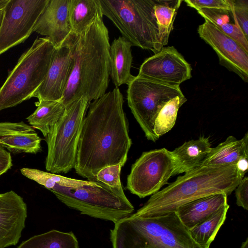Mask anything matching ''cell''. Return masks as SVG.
I'll use <instances>...</instances> for the list:
<instances>
[{
	"label": "cell",
	"mask_w": 248,
	"mask_h": 248,
	"mask_svg": "<svg viewBox=\"0 0 248 248\" xmlns=\"http://www.w3.org/2000/svg\"><path fill=\"white\" fill-rule=\"evenodd\" d=\"M211 149L209 138L202 137L185 142L170 151L174 164L173 176L200 166Z\"/></svg>",
	"instance_id": "19"
},
{
	"label": "cell",
	"mask_w": 248,
	"mask_h": 248,
	"mask_svg": "<svg viewBox=\"0 0 248 248\" xmlns=\"http://www.w3.org/2000/svg\"><path fill=\"white\" fill-rule=\"evenodd\" d=\"M21 173L25 177L43 186L50 190L56 186L70 188H77L86 185H91L95 181L81 180L62 176L35 169L23 168Z\"/></svg>",
	"instance_id": "27"
},
{
	"label": "cell",
	"mask_w": 248,
	"mask_h": 248,
	"mask_svg": "<svg viewBox=\"0 0 248 248\" xmlns=\"http://www.w3.org/2000/svg\"><path fill=\"white\" fill-rule=\"evenodd\" d=\"M187 5L197 11L200 9H213L230 11L228 0H185Z\"/></svg>",
	"instance_id": "31"
},
{
	"label": "cell",
	"mask_w": 248,
	"mask_h": 248,
	"mask_svg": "<svg viewBox=\"0 0 248 248\" xmlns=\"http://www.w3.org/2000/svg\"><path fill=\"white\" fill-rule=\"evenodd\" d=\"M17 248H78V243L72 232L53 230L31 237Z\"/></svg>",
	"instance_id": "25"
},
{
	"label": "cell",
	"mask_w": 248,
	"mask_h": 248,
	"mask_svg": "<svg viewBox=\"0 0 248 248\" xmlns=\"http://www.w3.org/2000/svg\"><path fill=\"white\" fill-rule=\"evenodd\" d=\"M56 47L47 37H37L19 58L0 87V111L32 97L47 74Z\"/></svg>",
	"instance_id": "5"
},
{
	"label": "cell",
	"mask_w": 248,
	"mask_h": 248,
	"mask_svg": "<svg viewBox=\"0 0 248 248\" xmlns=\"http://www.w3.org/2000/svg\"><path fill=\"white\" fill-rule=\"evenodd\" d=\"M2 147L1 146H0V149L2 148Z\"/></svg>",
	"instance_id": "38"
},
{
	"label": "cell",
	"mask_w": 248,
	"mask_h": 248,
	"mask_svg": "<svg viewBox=\"0 0 248 248\" xmlns=\"http://www.w3.org/2000/svg\"><path fill=\"white\" fill-rule=\"evenodd\" d=\"M102 13L132 46L155 54L163 47L154 12L155 0H99Z\"/></svg>",
	"instance_id": "6"
},
{
	"label": "cell",
	"mask_w": 248,
	"mask_h": 248,
	"mask_svg": "<svg viewBox=\"0 0 248 248\" xmlns=\"http://www.w3.org/2000/svg\"><path fill=\"white\" fill-rule=\"evenodd\" d=\"M198 33L216 52L220 65L248 81V52L239 44L207 21L199 26Z\"/></svg>",
	"instance_id": "14"
},
{
	"label": "cell",
	"mask_w": 248,
	"mask_h": 248,
	"mask_svg": "<svg viewBox=\"0 0 248 248\" xmlns=\"http://www.w3.org/2000/svg\"><path fill=\"white\" fill-rule=\"evenodd\" d=\"M192 68L173 46L163 47L146 59L138 75L170 85H180L192 77Z\"/></svg>",
	"instance_id": "12"
},
{
	"label": "cell",
	"mask_w": 248,
	"mask_h": 248,
	"mask_svg": "<svg viewBox=\"0 0 248 248\" xmlns=\"http://www.w3.org/2000/svg\"><path fill=\"white\" fill-rule=\"evenodd\" d=\"M48 1L9 0L0 26V55L29 38Z\"/></svg>",
	"instance_id": "11"
},
{
	"label": "cell",
	"mask_w": 248,
	"mask_h": 248,
	"mask_svg": "<svg viewBox=\"0 0 248 248\" xmlns=\"http://www.w3.org/2000/svg\"><path fill=\"white\" fill-rule=\"evenodd\" d=\"M75 36L72 33L61 46L55 48L45 78L32 97L38 101L62 98L73 67Z\"/></svg>",
	"instance_id": "13"
},
{
	"label": "cell",
	"mask_w": 248,
	"mask_h": 248,
	"mask_svg": "<svg viewBox=\"0 0 248 248\" xmlns=\"http://www.w3.org/2000/svg\"><path fill=\"white\" fill-rule=\"evenodd\" d=\"M248 157L241 158L236 164V167L238 171L243 177L247 172L248 169Z\"/></svg>",
	"instance_id": "34"
},
{
	"label": "cell",
	"mask_w": 248,
	"mask_h": 248,
	"mask_svg": "<svg viewBox=\"0 0 248 248\" xmlns=\"http://www.w3.org/2000/svg\"><path fill=\"white\" fill-rule=\"evenodd\" d=\"M42 139L33 128L23 122H0V146L14 153L36 154Z\"/></svg>",
	"instance_id": "17"
},
{
	"label": "cell",
	"mask_w": 248,
	"mask_h": 248,
	"mask_svg": "<svg viewBox=\"0 0 248 248\" xmlns=\"http://www.w3.org/2000/svg\"><path fill=\"white\" fill-rule=\"evenodd\" d=\"M122 167L121 165H116L101 169L96 175L95 181L104 184L122 196H125L120 179Z\"/></svg>",
	"instance_id": "29"
},
{
	"label": "cell",
	"mask_w": 248,
	"mask_h": 248,
	"mask_svg": "<svg viewBox=\"0 0 248 248\" xmlns=\"http://www.w3.org/2000/svg\"><path fill=\"white\" fill-rule=\"evenodd\" d=\"M50 191L66 206L81 214L114 223L134 211L126 196H122L97 181L77 188L58 185Z\"/></svg>",
	"instance_id": "8"
},
{
	"label": "cell",
	"mask_w": 248,
	"mask_h": 248,
	"mask_svg": "<svg viewBox=\"0 0 248 248\" xmlns=\"http://www.w3.org/2000/svg\"><path fill=\"white\" fill-rule=\"evenodd\" d=\"M174 171L170 151L163 148L144 152L131 167L126 188L140 198L152 195L168 183Z\"/></svg>",
	"instance_id": "10"
},
{
	"label": "cell",
	"mask_w": 248,
	"mask_h": 248,
	"mask_svg": "<svg viewBox=\"0 0 248 248\" xmlns=\"http://www.w3.org/2000/svg\"><path fill=\"white\" fill-rule=\"evenodd\" d=\"M229 208L227 203L209 217L189 230L194 240L203 248H209L226 219Z\"/></svg>",
	"instance_id": "24"
},
{
	"label": "cell",
	"mask_w": 248,
	"mask_h": 248,
	"mask_svg": "<svg viewBox=\"0 0 248 248\" xmlns=\"http://www.w3.org/2000/svg\"><path fill=\"white\" fill-rule=\"evenodd\" d=\"M240 248H248V238L246 239V240L242 243Z\"/></svg>",
	"instance_id": "36"
},
{
	"label": "cell",
	"mask_w": 248,
	"mask_h": 248,
	"mask_svg": "<svg viewBox=\"0 0 248 248\" xmlns=\"http://www.w3.org/2000/svg\"><path fill=\"white\" fill-rule=\"evenodd\" d=\"M227 196L219 193L203 197L179 206L176 212L189 230L227 204Z\"/></svg>",
	"instance_id": "18"
},
{
	"label": "cell",
	"mask_w": 248,
	"mask_h": 248,
	"mask_svg": "<svg viewBox=\"0 0 248 248\" xmlns=\"http://www.w3.org/2000/svg\"><path fill=\"white\" fill-rule=\"evenodd\" d=\"M103 17L75 35L74 64L62 101L65 107L81 97L89 103L103 95L109 79V38Z\"/></svg>",
	"instance_id": "2"
},
{
	"label": "cell",
	"mask_w": 248,
	"mask_h": 248,
	"mask_svg": "<svg viewBox=\"0 0 248 248\" xmlns=\"http://www.w3.org/2000/svg\"><path fill=\"white\" fill-rule=\"evenodd\" d=\"M132 46L123 36L114 39L110 46L109 76L115 87L128 85L133 77L131 73Z\"/></svg>",
	"instance_id": "20"
},
{
	"label": "cell",
	"mask_w": 248,
	"mask_h": 248,
	"mask_svg": "<svg viewBox=\"0 0 248 248\" xmlns=\"http://www.w3.org/2000/svg\"><path fill=\"white\" fill-rule=\"evenodd\" d=\"M12 166L11 154L4 148L0 149V176L6 172Z\"/></svg>",
	"instance_id": "33"
},
{
	"label": "cell",
	"mask_w": 248,
	"mask_h": 248,
	"mask_svg": "<svg viewBox=\"0 0 248 248\" xmlns=\"http://www.w3.org/2000/svg\"><path fill=\"white\" fill-rule=\"evenodd\" d=\"M248 157V133L237 140L232 136L211 151L201 166L221 167L235 165L242 158Z\"/></svg>",
	"instance_id": "21"
},
{
	"label": "cell",
	"mask_w": 248,
	"mask_h": 248,
	"mask_svg": "<svg viewBox=\"0 0 248 248\" xmlns=\"http://www.w3.org/2000/svg\"><path fill=\"white\" fill-rule=\"evenodd\" d=\"M124 97L115 87L90 102L78 145L76 172L95 181L101 169L123 166L132 145L128 123L124 110Z\"/></svg>",
	"instance_id": "1"
},
{
	"label": "cell",
	"mask_w": 248,
	"mask_h": 248,
	"mask_svg": "<svg viewBox=\"0 0 248 248\" xmlns=\"http://www.w3.org/2000/svg\"><path fill=\"white\" fill-rule=\"evenodd\" d=\"M110 239L113 248H203L176 211L153 217L132 214L115 223Z\"/></svg>",
	"instance_id": "4"
},
{
	"label": "cell",
	"mask_w": 248,
	"mask_h": 248,
	"mask_svg": "<svg viewBox=\"0 0 248 248\" xmlns=\"http://www.w3.org/2000/svg\"><path fill=\"white\" fill-rule=\"evenodd\" d=\"M127 85L128 106L146 138L155 142L158 139L154 131L156 117L168 101L176 96L184 95L180 86L139 75L133 76Z\"/></svg>",
	"instance_id": "9"
},
{
	"label": "cell",
	"mask_w": 248,
	"mask_h": 248,
	"mask_svg": "<svg viewBox=\"0 0 248 248\" xmlns=\"http://www.w3.org/2000/svg\"><path fill=\"white\" fill-rule=\"evenodd\" d=\"M231 10L229 12L234 23L241 30L248 39V1L247 0H228Z\"/></svg>",
	"instance_id": "30"
},
{
	"label": "cell",
	"mask_w": 248,
	"mask_h": 248,
	"mask_svg": "<svg viewBox=\"0 0 248 248\" xmlns=\"http://www.w3.org/2000/svg\"><path fill=\"white\" fill-rule=\"evenodd\" d=\"M90 103L81 97L69 104L62 116L46 137V169L51 173H66L74 169L84 119Z\"/></svg>",
	"instance_id": "7"
},
{
	"label": "cell",
	"mask_w": 248,
	"mask_h": 248,
	"mask_svg": "<svg viewBox=\"0 0 248 248\" xmlns=\"http://www.w3.org/2000/svg\"><path fill=\"white\" fill-rule=\"evenodd\" d=\"M3 16V9L0 10V26L1 25Z\"/></svg>",
	"instance_id": "37"
},
{
	"label": "cell",
	"mask_w": 248,
	"mask_h": 248,
	"mask_svg": "<svg viewBox=\"0 0 248 248\" xmlns=\"http://www.w3.org/2000/svg\"><path fill=\"white\" fill-rule=\"evenodd\" d=\"M243 178L236 165L217 168L200 166L178 176L174 182L152 195L133 215L156 217L175 212L179 206L208 195L224 193L228 196Z\"/></svg>",
	"instance_id": "3"
},
{
	"label": "cell",
	"mask_w": 248,
	"mask_h": 248,
	"mask_svg": "<svg viewBox=\"0 0 248 248\" xmlns=\"http://www.w3.org/2000/svg\"><path fill=\"white\" fill-rule=\"evenodd\" d=\"M182 0H155L154 12L158 26L159 38L164 47L168 43L177 11Z\"/></svg>",
	"instance_id": "26"
},
{
	"label": "cell",
	"mask_w": 248,
	"mask_h": 248,
	"mask_svg": "<svg viewBox=\"0 0 248 248\" xmlns=\"http://www.w3.org/2000/svg\"><path fill=\"white\" fill-rule=\"evenodd\" d=\"M36 109L27 119L31 126L40 130L46 138L50 128L62 116L65 106L62 99L39 100L35 103Z\"/></svg>",
	"instance_id": "23"
},
{
	"label": "cell",
	"mask_w": 248,
	"mask_h": 248,
	"mask_svg": "<svg viewBox=\"0 0 248 248\" xmlns=\"http://www.w3.org/2000/svg\"><path fill=\"white\" fill-rule=\"evenodd\" d=\"M236 204L248 210V178L244 176L235 189Z\"/></svg>",
	"instance_id": "32"
},
{
	"label": "cell",
	"mask_w": 248,
	"mask_h": 248,
	"mask_svg": "<svg viewBox=\"0 0 248 248\" xmlns=\"http://www.w3.org/2000/svg\"><path fill=\"white\" fill-rule=\"evenodd\" d=\"M27 207L13 190L0 194V248L16 245L25 226Z\"/></svg>",
	"instance_id": "15"
},
{
	"label": "cell",
	"mask_w": 248,
	"mask_h": 248,
	"mask_svg": "<svg viewBox=\"0 0 248 248\" xmlns=\"http://www.w3.org/2000/svg\"><path fill=\"white\" fill-rule=\"evenodd\" d=\"M69 0H49L33 29V32L48 38L56 48L61 46L72 33Z\"/></svg>",
	"instance_id": "16"
},
{
	"label": "cell",
	"mask_w": 248,
	"mask_h": 248,
	"mask_svg": "<svg viewBox=\"0 0 248 248\" xmlns=\"http://www.w3.org/2000/svg\"><path fill=\"white\" fill-rule=\"evenodd\" d=\"M9 0H0V10L4 9Z\"/></svg>",
	"instance_id": "35"
},
{
	"label": "cell",
	"mask_w": 248,
	"mask_h": 248,
	"mask_svg": "<svg viewBox=\"0 0 248 248\" xmlns=\"http://www.w3.org/2000/svg\"><path fill=\"white\" fill-rule=\"evenodd\" d=\"M68 17L72 33H84L98 17H103L99 0H69Z\"/></svg>",
	"instance_id": "22"
},
{
	"label": "cell",
	"mask_w": 248,
	"mask_h": 248,
	"mask_svg": "<svg viewBox=\"0 0 248 248\" xmlns=\"http://www.w3.org/2000/svg\"><path fill=\"white\" fill-rule=\"evenodd\" d=\"M186 100L184 95L176 96L168 101L160 109L154 126L155 134L158 139L173 127L179 109Z\"/></svg>",
	"instance_id": "28"
}]
</instances>
